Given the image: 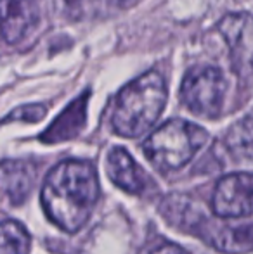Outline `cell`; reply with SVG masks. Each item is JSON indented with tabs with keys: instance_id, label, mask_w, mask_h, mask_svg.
<instances>
[{
	"instance_id": "6da1fadb",
	"label": "cell",
	"mask_w": 253,
	"mask_h": 254,
	"mask_svg": "<svg viewBox=\"0 0 253 254\" xmlns=\"http://www.w3.org/2000/svg\"><path fill=\"white\" fill-rule=\"evenodd\" d=\"M99 197V182L90 163L66 159L54 166L42 185V206L52 223L78 232L90 218Z\"/></svg>"
},
{
	"instance_id": "7a4b0ae2",
	"label": "cell",
	"mask_w": 253,
	"mask_h": 254,
	"mask_svg": "<svg viewBox=\"0 0 253 254\" xmlns=\"http://www.w3.org/2000/svg\"><path fill=\"white\" fill-rule=\"evenodd\" d=\"M167 104L165 80L156 71H148L122 88L115 101L111 125L122 137L144 135L162 114Z\"/></svg>"
},
{
	"instance_id": "3957f363",
	"label": "cell",
	"mask_w": 253,
	"mask_h": 254,
	"mask_svg": "<svg viewBox=\"0 0 253 254\" xmlns=\"http://www.w3.org/2000/svg\"><path fill=\"white\" fill-rule=\"evenodd\" d=\"M206 142L208 133L201 127L170 120L146 138L142 151L160 171H175L186 166Z\"/></svg>"
},
{
	"instance_id": "277c9868",
	"label": "cell",
	"mask_w": 253,
	"mask_h": 254,
	"mask_svg": "<svg viewBox=\"0 0 253 254\" xmlns=\"http://www.w3.org/2000/svg\"><path fill=\"white\" fill-rule=\"evenodd\" d=\"M227 80L219 67L198 66L187 71L180 85V99L187 109L203 118H219L226 101Z\"/></svg>"
},
{
	"instance_id": "5b68a950",
	"label": "cell",
	"mask_w": 253,
	"mask_h": 254,
	"mask_svg": "<svg viewBox=\"0 0 253 254\" xmlns=\"http://www.w3.org/2000/svg\"><path fill=\"white\" fill-rule=\"evenodd\" d=\"M212 209L220 218L253 214V173H231L220 178L213 190Z\"/></svg>"
},
{
	"instance_id": "8992f818",
	"label": "cell",
	"mask_w": 253,
	"mask_h": 254,
	"mask_svg": "<svg viewBox=\"0 0 253 254\" xmlns=\"http://www.w3.org/2000/svg\"><path fill=\"white\" fill-rule=\"evenodd\" d=\"M222 33L231 54V63L236 73H253V16L248 12L227 14L220 19Z\"/></svg>"
},
{
	"instance_id": "52a82bcc",
	"label": "cell",
	"mask_w": 253,
	"mask_h": 254,
	"mask_svg": "<svg viewBox=\"0 0 253 254\" xmlns=\"http://www.w3.org/2000/svg\"><path fill=\"white\" fill-rule=\"evenodd\" d=\"M192 232L203 237L217 251L227 254H241L253 251V225H240L231 227L227 223L217 225L208 218L198 214L192 221Z\"/></svg>"
},
{
	"instance_id": "ba28073f",
	"label": "cell",
	"mask_w": 253,
	"mask_h": 254,
	"mask_svg": "<svg viewBox=\"0 0 253 254\" xmlns=\"http://www.w3.org/2000/svg\"><path fill=\"white\" fill-rule=\"evenodd\" d=\"M42 17V0H2V37L7 44L21 42Z\"/></svg>"
},
{
	"instance_id": "9c48e42d",
	"label": "cell",
	"mask_w": 253,
	"mask_h": 254,
	"mask_svg": "<svg viewBox=\"0 0 253 254\" xmlns=\"http://www.w3.org/2000/svg\"><path fill=\"white\" fill-rule=\"evenodd\" d=\"M108 175L120 189L128 194H144L146 189L151 185L149 177L141 166L132 159L125 149L115 147L108 154Z\"/></svg>"
},
{
	"instance_id": "30bf717a",
	"label": "cell",
	"mask_w": 253,
	"mask_h": 254,
	"mask_svg": "<svg viewBox=\"0 0 253 254\" xmlns=\"http://www.w3.org/2000/svg\"><path fill=\"white\" fill-rule=\"evenodd\" d=\"M87 101L88 95H80L78 99H75L66 109L58 116V120H54V123L47 128L42 140L47 144H54V142H64L75 138L80 130L85 125V114H87Z\"/></svg>"
},
{
	"instance_id": "8fae6325",
	"label": "cell",
	"mask_w": 253,
	"mask_h": 254,
	"mask_svg": "<svg viewBox=\"0 0 253 254\" xmlns=\"http://www.w3.org/2000/svg\"><path fill=\"white\" fill-rule=\"evenodd\" d=\"M35 182V168L26 161L2 163V192L12 204H21L30 194Z\"/></svg>"
},
{
	"instance_id": "7c38bea8",
	"label": "cell",
	"mask_w": 253,
	"mask_h": 254,
	"mask_svg": "<svg viewBox=\"0 0 253 254\" xmlns=\"http://www.w3.org/2000/svg\"><path fill=\"white\" fill-rule=\"evenodd\" d=\"M226 145L240 159L253 161V114L231 128L226 137Z\"/></svg>"
},
{
	"instance_id": "4fadbf2b",
	"label": "cell",
	"mask_w": 253,
	"mask_h": 254,
	"mask_svg": "<svg viewBox=\"0 0 253 254\" xmlns=\"http://www.w3.org/2000/svg\"><path fill=\"white\" fill-rule=\"evenodd\" d=\"M30 235L19 221L5 220L2 223V248L0 254H28Z\"/></svg>"
},
{
	"instance_id": "5bb4252c",
	"label": "cell",
	"mask_w": 253,
	"mask_h": 254,
	"mask_svg": "<svg viewBox=\"0 0 253 254\" xmlns=\"http://www.w3.org/2000/svg\"><path fill=\"white\" fill-rule=\"evenodd\" d=\"M99 2V0H54L58 10L68 19H82L88 10V3Z\"/></svg>"
},
{
	"instance_id": "9a60e30c",
	"label": "cell",
	"mask_w": 253,
	"mask_h": 254,
	"mask_svg": "<svg viewBox=\"0 0 253 254\" xmlns=\"http://www.w3.org/2000/svg\"><path fill=\"white\" fill-rule=\"evenodd\" d=\"M45 113H47V109H45V106H40V104L23 106V107H19V109L12 111V113L5 118V123H9V121H12V120L14 121H30V123H37V121H40L42 118L45 116Z\"/></svg>"
},
{
	"instance_id": "2e32d148",
	"label": "cell",
	"mask_w": 253,
	"mask_h": 254,
	"mask_svg": "<svg viewBox=\"0 0 253 254\" xmlns=\"http://www.w3.org/2000/svg\"><path fill=\"white\" fill-rule=\"evenodd\" d=\"M151 254H189V253L177 244H162L160 248H156Z\"/></svg>"
},
{
	"instance_id": "e0dca14e",
	"label": "cell",
	"mask_w": 253,
	"mask_h": 254,
	"mask_svg": "<svg viewBox=\"0 0 253 254\" xmlns=\"http://www.w3.org/2000/svg\"><path fill=\"white\" fill-rule=\"evenodd\" d=\"M101 2L111 5L113 9H128V7H132L134 3H137L139 0H101Z\"/></svg>"
}]
</instances>
